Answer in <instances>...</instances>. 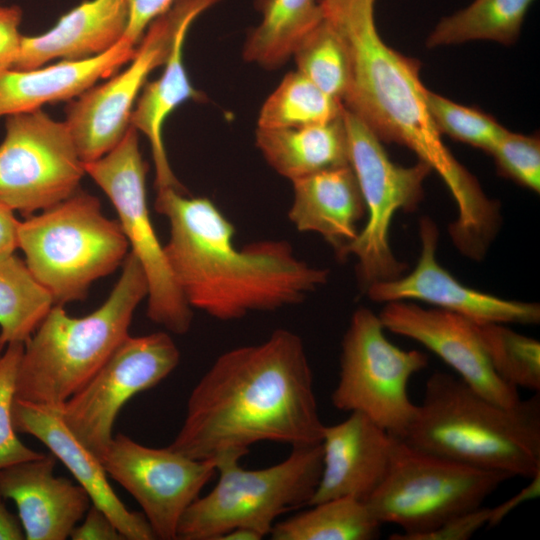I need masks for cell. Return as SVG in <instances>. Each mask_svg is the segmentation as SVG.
<instances>
[{
    "mask_svg": "<svg viewBox=\"0 0 540 540\" xmlns=\"http://www.w3.org/2000/svg\"><path fill=\"white\" fill-rule=\"evenodd\" d=\"M313 374L302 339L287 329L222 353L187 400L169 447L189 458L241 459L258 442H321Z\"/></svg>",
    "mask_w": 540,
    "mask_h": 540,
    "instance_id": "cell-1",
    "label": "cell"
},
{
    "mask_svg": "<svg viewBox=\"0 0 540 540\" xmlns=\"http://www.w3.org/2000/svg\"><path fill=\"white\" fill-rule=\"evenodd\" d=\"M375 1H320L324 18L341 38L348 57L349 81L341 102L382 142L407 147L438 173L457 205L458 216L450 224L454 233L481 236L496 225L499 207L443 143L428 109L420 63L381 38Z\"/></svg>",
    "mask_w": 540,
    "mask_h": 540,
    "instance_id": "cell-2",
    "label": "cell"
},
{
    "mask_svg": "<svg viewBox=\"0 0 540 540\" xmlns=\"http://www.w3.org/2000/svg\"><path fill=\"white\" fill-rule=\"evenodd\" d=\"M154 206L169 222L164 252L180 292L191 308L215 319L299 304L328 280L327 269L299 259L285 240L237 248L232 223L206 197L161 188Z\"/></svg>",
    "mask_w": 540,
    "mask_h": 540,
    "instance_id": "cell-3",
    "label": "cell"
},
{
    "mask_svg": "<svg viewBox=\"0 0 540 540\" xmlns=\"http://www.w3.org/2000/svg\"><path fill=\"white\" fill-rule=\"evenodd\" d=\"M400 440L464 465L532 479L540 475V395L506 407L458 376L436 372Z\"/></svg>",
    "mask_w": 540,
    "mask_h": 540,
    "instance_id": "cell-4",
    "label": "cell"
},
{
    "mask_svg": "<svg viewBox=\"0 0 540 540\" xmlns=\"http://www.w3.org/2000/svg\"><path fill=\"white\" fill-rule=\"evenodd\" d=\"M109 297L92 313L72 317L54 305L24 343L15 399L60 408L129 335L137 306L148 295L145 272L129 253Z\"/></svg>",
    "mask_w": 540,
    "mask_h": 540,
    "instance_id": "cell-5",
    "label": "cell"
},
{
    "mask_svg": "<svg viewBox=\"0 0 540 540\" xmlns=\"http://www.w3.org/2000/svg\"><path fill=\"white\" fill-rule=\"evenodd\" d=\"M18 248L55 305L85 299L93 282L113 273L128 256L118 220L104 215L100 200L78 190L20 221Z\"/></svg>",
    "mask_w": 540,
    "mask_h": 540,
    "instance_id": "cell-6",
    "label": "cell"
},
{
    "mask_svg": "<svg viewBox=\"0 0 540 540\" xmlns=\"http://www.w3.org/2000/svg\"><path fill=\"white\" fill-rule=\"evenodd\" d=\"M215 462L217 484L186 509L177 539L220 540L236 528L262 538L270 534L280 515L309 505L322 471V446L292 447L286 459L263 469H245L234 457Z\"/></svg>",
    "mask_w": 540,
    "mask_h": 540,
    "instance_id": "cell-7",
    "label": "cell"
},
{
    "mask_svg": "<svg viewBox=\"0 0 540 540\" xmlns=\"http://www.w3.org/2000/svg\"><path fill=\"white\" fill-rule=\"evenodd\" d=\"M511 478L421 451L398 439L387 475L365 503L382 525L401 529L389 539L423 540L455 517L482 506Z\"/></svg>",
    "mask_w": 540,
    "mask_h": 540,
    "instance_id": "cell-8",
    "label": "cell"
},
{
    "mask_svg": "<svg viewBox=\"0 0 540 540\" xmlns=\"http://www.w3.org/2000/svg\"><path fill=\"white\" fill-rule=\"evenodd\" d=\"M349 164L357 178L367 221L356 238L340 254L356 258V273L366 290L374 283L397 278L406 264L393 254L389 231L399 210L414 211L423 199V183L432 169L418 161L413 166L394 163L382 141L356 115L343 106Z\"/></svg>",
    "mask_w": 540,
    "mask_h": 540,
    "instance_id": "cell-9",
    "label": "cell"
},
{
    "mask_svg": "<svg viewBox=\"0 0 540 540\" xmlns=\"http://www.w3.org/2000/svg\"><path fill=\"white\" fill-rule=\"evenodd\" d=\"M384 331L379 315L366 307L354 311L342 339L331 401L336 409L361 413L400 439L416 411L410 379L427 367L428 356L397 347Z\"/></svg>",
    "mask_w": 540,
    "mask_h": 540,
    "instance_id": "cell-10",
    "label": "cell"
},
{
    "mask_svg": "<svg viewBox=\"0 0 540 540\" xmlns=\"http://www.w3.org/2000/svg\"><path fill=\"white\" fill-rule=\"evenodd\" d=\"M85 173L111 200L118 222L148 282L147 316L174 334H185L193 312L167 263L153 227L146 198V172L138 131L130 126L121 141L101 158L84 164Z\"/></svg>",
    "mask_w": 540,
    "mask_h": 540,
    "instance_id": "cell-11",
    "label": "cell"
},
{
    "mask_svg": "<svg viewBox=\"0 0 540 540\" xmlns=\"http://www.w3.org/2000/svg\"><path fill=\"white\" fill-rule=\"evenodd\" d=\"M219 1L174 0L148 26L127 68L69 101L65 123L84 164L101 158L121 141L148 75L166 62L181 23L198 18Z\"/></svg>",
    "mask_w": 540,
    "mask_h": 540,
    "instance_id": "cell-12",
    "label": "cell"
},
{
    "mask_svg": "<svg viewBox=\"0 0 540 540\" xmlns=\"http://www.w3.org/2000/svg\"><path fill=\"white\" fill-rule=\"evenodd\" d=\"M65 121L42 109L5 117L0 203L28 217L69 198L85 175Z\"/></svg>",
    "mask_w": 540,
    "mask_h": 540,
    "instance_id": "cell-13",
    "label": "cell"
},
{
    "mask_svg": "<svg viewBox=\"0 0 540 540\" xmlns=\"http://www.w3.org/2000/svg\"><path fill=\"white\" fill-rule=\"evenodd\" d=\"M179 361L180 351L168 333L128 335L60 407L64 424L100 459L114 436L113 426L122 407L165 379Z\"/></svg>",
    "mask_w": 540,
    "mask_h": 540,
    "instance_id": "cell-14",
    "label": "cell"
},
{
    "mask_svg": "<svg viewBox=\"0 0 540 540\" xmlns=\"http://www.w3.org/2000/svg\"><path fill=\"white\" fill-rule=\"evenodd\" d=\"M108 476L138 502L155 538L177 539L180 519L213 477L214 460H197L169 446L154 448L114 435L100 458Z\"/></svg>",
    "mask_w": 540,
    "mask_h": 540,
    "instance_id": "cell-15",
    "label": "cell"
},
{
    "mask_svg": "<svg viewBox=\"0 0 540 540\" xmlns=\"http://www.w3.org/2000/svg\"><path fill=\"white\" fill-rule=\"evenodd\" d=\"M379 318L385 330L425 346L490 401L510 407L521 400L518 389L494 371L477 322L451 311L427 309L407 301L385 303Z\"/></svg>",
    "mask_w": 540,
    "mask_h": 540,
    "instance_id": "cell-16",
    "label": "cell"
},
{
    "mask_svg": "<svg viewBox=\"0 0 540 540\" xmlns=\"http://www.w3.org/2000/svg\"><path fill=\"white\" fill-rule=\"evenodd\" d=\"M421 253L416 267L406 276L381 281L366 289L377 303L423 301L478 323L537 324L538 303L503 299L459 282L436 259L438 228L429 217L419 224Z\"/></svg>",
    "mask_w": 540,
    "mask_h": 540,
    "instance_id": "cell-17",
    "label": "cell"
},
{
    "mask_svg": "<svg viewBox=\"0 0 540 540\" xmlns=\"http://www.w3.org/2000/svg\"><path fill=\"white\" fill-rule=\"evenodd\" d=\"M397 442L398 438L358 412L324 425L322 471L309 505L339 497L366 501L387 475Z\"/></svg>",
    "mask_w": 540,
    "mask_h": 540,
    "instance_id": "cell-18",
    "label": "cell"
},
{
    "mask_svg": "<svg viewBox=\"0 0 540 540\" xmlns=\"http://www.w3.org/2000/svg\"><path fill=\"white\" fill-rule=\"evenodd\" d=\"M13 424L18 433L32 435L60 460L128 540H152L155 535L143 513L132 512L113 491L100 459L64 424L60 408L15 399Z\"/></svg>",
    "mask_w": 540,
    "mask_h": 540,
    "instance_id": "cell-19",
    "label": "cell"
},
{
    "mask_svg": "<svg viewBox=\"0 0 540 540\" xmlns=\"http://www.w3.org/2000/svg\"><path fill=\"white\" fill-rule=\"evenodd\" d=\"M56 460L42 454L0 469V495L15 503L27 540L70 537L90 507L79 484L54 474Z\"/></svg>",
    "mask_w": 540,
    "mask_h": 540,
    "instance_id": "cell-20",
    "label": "cell"
},
{
    "mask_svg": "<svg viewBox=\"0 0 540 540\" xmlns=\"http://www.w3.org/2000/svg\"><path fill=\"white\" fill-rule=\"evenodd\" d=\"M127 24V0L83 1L48 31L22 35L13 69L27 70L51 60L77 61L101 55L123 39Z\"/></svg>",
    "mask_w": 540,
    "mask_h": 540,
    "instance_id": "cell-21",
    "label": "cell"
},
{
    "mask_svg": "<svg viewBox=\"0 0 540 540\" xmlns=\"http://www.w3.org/2000/svg\"><path fill=\"white\" fill-rule=\"evenodd\" d=\"M136 49L137 46L123 38L112 49L92 58L4 72L0 75V118L75 99L129 63Z\"/></svg>",
    "mask_w": 540,
    "mask_h": 540,
    "instance_id": "cell-22",
    "label": "cell"
},
{
    "mask_svg": "<svg viewBox=\"0 0 540 540\" xmlns=\"http://www.w3.org/2000/svg\"><path fill=\"white\" fill-rule=\"evenodd\" d=\"M288 218L300 232L319 234L340 256L357 236L364 199L352 167L325 170L292 182Z\"/></svg>",
    "mask_w": 540,
    "mask_h": 540,
    "instance_id": "cell-23",
    "label": "cell"
},
{
    "mask_svg": "<svg viewBox=\"0 0 540 540\" xmlns=\"http://www.w3.org/2000/svg\"><path fill=\"white\" fill-rule=\"evenodd\" d=\"M196 19L189 17L181 23L162 74L144 85L130 117V126L149 141L155 167L156 189L174 188L186 193L171 169L162 132L166 119L177 107L188 100L201 98V94L192 86L183 63L185 38Z\"/></svg>",
    "mask_w": 540,
    "mask_h": 540,
    "instance_id": "cell-24",
    "label": "cell"
},
{
    "mask_svg": "<svg viewBox=\"0 0 540 540\" xmlns=\"http://www.w3.org/2000/svg\"><path fill=\"white\" fill-rule=\"evenodd\" d=\"M255 144L267 163L291 182L345 165L349 149L340 117L296 128H257Z\"/></svg>",
    "mask_w": 540,
    "mask_h": 540,
    "instance_id": "cell-25",
    "label": "cell"
},
{
    "mask_svg": "<svg viewBox=\"0 0 540 540\" xmlns=\"http://www.w3.org/2000/svg\"><path fill=\"white\" fill-rule=\"evenodd\" d=\"M262 18L248 35L243 55L264 68H277L291 58L301 42L323 21L317 0H256Z\"/></svg>",
    "mask_w": 540,
    "mask_h": 540,
    "instance_id": "cell-26",
    "label": "cell"
},
{
    "mask_svg": "<svg viewBox=\"0 0 540 540\" xmlns=\"http://www.w3.org/2000/svg\"><path fill=\"white\" fill-rule=\"evenodd\" d=\"M381 526L365 501L339 497L276 522L269 535L273 540H372Z\"/></svg>",
    "mask_w": 540,
    "mask_h": 540,
    "instance_id": "cell-27",
    "label": "cell"
},
{
    "mask_svg": "<svg viewBox=\"0 0 540 540\" xmlns=\"http://www.w3.org/2000/svg\"><path fill=\"white\" fill-rule=\"evenodd\" d=\"M54 305L23 259L15 252L0 256V351L25 343Z\"/></svg>",
    "mask_w": 540,
    "mask_h": 540,
    "instance_id": "cell-28",
    "label": "cell"
},
{
    "mask_svg": "<svg viewBox=\"0 0 540 540\" xmlns=\"http://www.w3.org/2000/svg\"><path fill=\"white\" fill-rule=\"evenodd\" d=\"M534 0H474L442 18L426 40L430 48L491 40L509 45L516 41Z\"/></svg>",
    "mask_w": 540,
    "mask_h": 540,
    "instance_id": "cell-29",
    "label": "cell"
},
{
    "mask_svg": "<svg viewBox=\"0 0 540 540\" xmlns=\"http://www.w3.org/2000/svg\"><path fill=\"white\" fill-rule=\"evenodd\" d=\"M343 104L307 77L290 72L263 103L258 128H296L330 122L340 117Z\"/></svg>",
    "mask_w": 540,
    "mask_h": 540,
    "instance_id": "cell-30",
    "label": "cell"
},
{
    "mask_svg": "<svg viewBox=\"0 0 540 540\" xmlns=\"http://www.w3.org/2000/svg\"><path fill=\"white\" fill-rule=\"evenodd\" d=\"M484 347L496 374L508 385L540 391V343L505 324L478 323Z\"/></svg>",
    "mask_w": 540,
    "mask_h": 540,
    "instance_id": "cell-31",
    "label": "cell"
},
{
    "mask_svg": "<svg viewBox=\"0 0 540 540\" xmlns=\"http://www.w3.org/2000/svg\"><path fill=\"white\" fill-rule=\"evenodd\" d=\"M292 57L298 72L326 94L342 100L349 81L348 57L341 38L325 18Z\"/></svg>",
    "mask_w": 540,
    "mask_h": 540,
    "instance_id": "cell-32",
    "label": "cell"
},
{
    "mask_svg": "<svg viewBox=\"0 0 540 540\" xmlns=\"http://www.w3.org/2000/svg\"><path fill=\"white\" fill-rule=\"evenodd\" d=\"M430 115L441 134L490 152L505 132L500 123L481 110L460 105L427 90Z\"/></svg>",
    "mask_w": 540,
    "mask_h": 540,
    "instance_id": "cell-33",
    "label": "cell"
},
{
    "mask_svg": "<svg viewBox=\"0 0 540 540\" xmlns=\"http://www.w3.org/2000/svg\"><path fill=\"white\" fill-rule=\"evenodd\" d=\"M24 343H11L0 351V469L40 457L21 442L13 424L16 380Z\"/></svg>",
    "mask_w": 540,
    "mask_h": 540,
    "instance_id": "cell-34",
    "label": "cell"
},
{
    "mask_svg": "<svg viewBox=\"0 0 540 540\" xmlns=\"http://www.w3.org/2000/svg\"><path fill=\"white\" fill-rule=\"evenodd\" d=\"M498 172L534 192L540 190V140L507 129L489 152Z\"/></svg>",
    "mask_w": 540,
    "mask_h": 540,
    "instance_id": "cell-35",
    "label": "cell"
},
{
    "mask_svg": "<svg viewBox=\"0 0 540 540\" xmlns=\"http://www.w3.org/2000/svg\"><path fill=\"white\" fill-rule=\"evenodd\" d=\"M493 508L479 506L463 513L428 534L423 540H466L484 526H492Z\"/></svg>",
    "mask_w": 540,
    "mask_h": 540,
    "instance_id": "cell-36",
    "label": "cell"
},
{
    "mask_svg": "<svg viewBox=\"0 0 540 540\" xmlns=\"http://www.w3.org/2000/svg\"><path fill=\"white\" fill-rule=\"evenodd\" d=\"M21 21L19 6L0 3V75L14 67L22 38Z\"/></svg>",
    "mask_w": 540,
    "mask_h": 540,
    "instance_id": "cell-37",
    "label": "cell"
},
{
    "mask_svg": "<svg viewBox=\"0 0 540 540\" xmlns=\"http://www.w3.org/2000/svg\"><path fill=\"white\" fill-rule=\"evenodd\" d=\"M174 0H127L128 24L124 39L138 46L148 26L166 12Z\"/></svg>",
    "mask_w": 540,
    "mask_h": 540,
    "instance_id": "cell-38",
    "label": "cell"
},
{
    "mask_svg": "<svg viewBox=\"0 0 540 540\" xmlns=\"http://www.w3.org/2000/svg\"><path fill=\"white\" fill-rule=\"evenodd\" d=\"M70 538L73 540L125 539L113 521L93 504L85 513L82 522L73 528Z\"/></svg>",
    "mask_w": 540,
    "mask_h": 540,
    "instance_id": "cell-39",
    "label": "cell"
},
{
    "mask_svg": "<svg viewBox=\"0 0 540 540\" xmlns=\"http://www.w3.org/2000/svg\"><path fill=\"white\" fill-rule=\"evenodd\" d=\"M19 224L14 212L0 203V256L14 253L18 248Z\"/></svg>",
    "mask_w": 540,
    "mask_h": 540,
    "instance_id": "cell-40",
    "label": "cell"
},
{
    "mask_svg": "<svg viewBox=\"0 0 540 540\" xmlns=\"http://www.w3.org/2000/svg\"><path fill=\"white\" fill-rule=\"evenodd\" d=\"M0 495V540H22L25 534L18 515L11 513Z\"/></svg>",
    "mask_w": 540,
    "mask_h": 540,
    "instance_id": "cell-41",
    "label": "cell"
},
{
    "mask_svg": "<svg viewBox=\"0 0 540 540\" xmlns=\"http://www.w3.org/2000/svg\"><path fill=\"white\" fill-rule=\"evenodd\" d=\"M262 537L253 530L236 528L225 533L220 540H260Z\"/></svg>",
    "mask_w": 540,
    "mask_h": 540,
    "instance_id": "cell-42",
    "label": "cell"
},
{
    "mask_svg": "<svg viewBox=\"0 0 540 540\" xmlns=\"http://www.w3.org/2000/svg\"><path fill=\"white\" fill-rule=\"evenodd\" d=\"M319 1H321V0H319Z\"/></svg>",
    "mask_w": 540,
    "mask_h": 540,
    "instance_id": "cell-43",
    "label": "cell"
}]
</instances>
